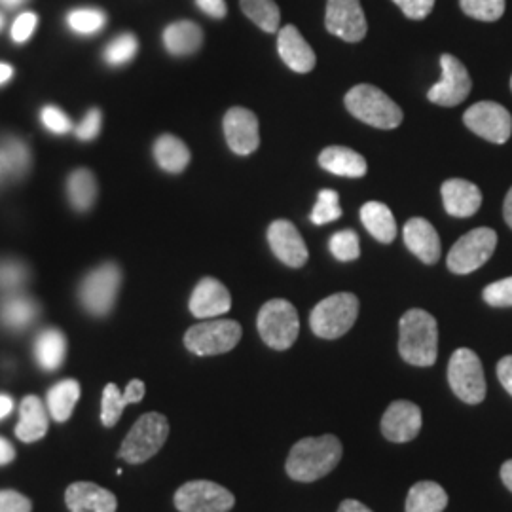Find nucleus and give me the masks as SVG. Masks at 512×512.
I'll return each instance as SVG.
<instances>
[{
  "label": "nucleus",
  "mask_w": 512,
  "mask_h": 512,
  "mask_svg": "<svg viewBox=\"0 0 512 512\" xmlns=\"http://www.w3.org/2000/svg\"><path fill=\"white\" fill-rule=\"evenodd\" d=\"M342 452V442L334 435L298 440L285 463L287 475L296 482H315L338 467Z\"/></svg>",
  "instance_id": "obj_1"
},
{
  "label": "nucleus",
  "mask_w": 512,
  "mask_h": 512,
  "mask_svg": "<svg viewBox=\"0 0 512 512\" xmlns=\"http://www.w3.org/2000/svg\"><path fill=\"white\" fill-rule=\"evenodd\" d=\"M399 351L408 365L433 366L439 357V325L425 310H408L399 323Z\"/></svg>",
  "instance_id": "obj_2"
},
{
  "label": "nucleus",
  "mask_w": 512,
  "mask_h": 512,
  "mask_svg": "<svg viewBox=\"0 0 512 512\" xmlns=\"http://www.w3.org/2000/svg\"><path fill=\"white\" fill-rule=\"evenodd\" d=\"M346 107L349 112L378 129H395L403 122V110L387 95L370 84H359L346 95Z\"/></svg>",
  "instance_id": "obj_3"
},
{
  "label": "nucleus",
  "mask_w": 512,
  "mask_h": 512,
  "mask_svg": "<svg viewBox=\"0 0 512 512\" xmlns=\"http://www.w3.org/2000/svg\"><path fill=\"white\" fill-rule=\"evenodd\" d=\"M169 437V421L158 412L143 414L129 429L118 456L131 465H141L154 458Z\"/></svg>",
  "instance_id": "obj_4"
},
{
  "label": "nucleus",
  "mask_w": 512,
  "mask_h": 512,
  "mask_svg": "<svg viewBox=\"0 0 512 512\" xmlns=\"http://www.w3.org/2000/svg\"><path fill=\"white\" fill-rule=\"evenodd\" d=\"M359 298L351 293H336L321 300L310 315V327L323 340H336L355 325Z\"/></svg>",
  "instance_id": "obj_5"
},
{
  "label": "nucleus",
  "mask_w": 512,
  "mask_h": 512,
  "mask_svg": "<svg viewBox=\"0 0 512 512\" xmlns=\"http://www.w3.org/2000/svg\"><path fill=\"white\" fill-rule=\"evenodd\" d=\"M256 327L266 346L285 351L293 346L300 332L298 311L289 300L275 298L266 302L258 311Z\"/></svg>",
  "instance_id": "obj_6"
},
{
  "label": "nucleus",
  "mask_w": 512,
  "mask_h": 512,
  "mask_svg": "<svg viewBox=\"0 0 512 512\" xmlns=\"http://www.w3.org/2000/svg\"><path fill=\"white\" fill-rule=\"evenodd\" d=\"M241 340V325L232 319H209L186 330L184 346L200 357L228 353Z\"/></svg>",
  "instance_id": "obj_7"
},
{
  "label": "nucleus",
  "mask_w": 512,
  "mask_h": 512,
  "mask_svg": "<svg viewBox=\"0 0 512 512\" xmlns=\"http://www.w3.org/2000/svg\"><path fill=\"white\" fill-rule=\"evenodd\" d=\"M448 384L465 404H480L486 399L484 368L473 349L454 351L448 365Z\"/></svg>",
  "instance_id": "obj_8"
},
{
  "label": "nucleus",
  "mask_w": 512,
  "mask_h": 512,
  "mask_svg": "<svg viewBox=\"0 0 512 512\" xmlns=\"http://www.w3.org/2000/svg\"><path fill=\"white\" fill-rule=\"evenodd\" d=\"M122 283V272L116 264H103L86 275L78 289V298L84 310L95 317L109 315Z\"/></svg>",
  "instance_id": "obj_9"
},
{
  "label": "nucleus",
  "mask_w": 512,
  "mask_h": 512,
  "mask_svg": "<svg viewBox=\"0 0 512 512\" xmlns=\"http://www.w3.org/2000/svg\"><path fill=\"white\" fill-rule=\"evenodd\" d=\"M497 247V234L492 228H476L458 239V243L450 249L446 264L450 272L465 275L473 274L480 266H484Z\"/></svg>",
  "instance_id": "obj_10"
},
{
  "label": "nucleus",
  "mask_w": 512,
  "mask_h": 512,
  "mask_svg": "<svg viewBox=\"0 0 512 512\" xmlns=\"http://www.w3.org/2000/svg\"><path fill=\"white\" fill-rule=\"evenodd\" d=\"M234 505V494L211 480L186 482L175 494L179 512H228Z\"/></svg>",
  "instance_id": "obj_11"
},
{
  "label": "nucleus",
  "mask_w": 512,
  "mask_h": 512,
  "mask_svg": "<svg viewBox=\"0 0 512 512\" xmlns=\"http://www.w3.org/2000/svg\"><path fill=\"white\" fill-rule=\"evenodd\" d=\"M465 126L478 137L503 145L511 139L512 116L503 105L494 101H480L463 114Z\"/></svg>",
  "instance_id": "obj_12"
},
{
  "label": "nucleus",
  "mask_w": 512,
  "mask_h": 512,
  "mask_svg": "<svg viewBox=\"0 0 512 512\" xmlns=\"http://www.w3.org/2000/svg\"><path fill=\"white\" fill-rule=\"evenodd\" d=\"M442 78L429 90V101L440 107H456L463 103L473 90V80L467 73L465 65L454 55L444 54L440 57Z\"/></svg>",
  "instance_id": "obj_13"
},
{
  "label": "nucleus",
  "mask_w": 512,
  "mask_h": 512,
  "mask_svg": "<svg viewBox=\"0 0 512 512\" xmlns=\"http://www.w3.org/2000/svg\"><path fill=\"white\" fill-rule=\"evenodd\" d=\"M325 27L334 37L361 42L368 31L361 0H327Z\"/></svg>",
  "instance_id": "obj_14"
},
{
  "label": "nucleus",
  "mask_w": 512,
  "mask_h": 512,
  "mask_svg": "<svg viewBox=\"0 0 512 512\" xmlns=\"http://www.w3.org/2000/svg\"><path fill=\"white\" fill-rule=\"evenodd\" d=\"M224 135L228 147L239 156L253 154L260 145V131L255 112L243 107H234L224 116Z\"/></svg>",
  "instance_id": "obj_15"
},
{
  "label": "nucleus",
  "mask_w": 512,
  "mask_h": 512,
  "mask_svg": "<svg viewBox=\"0 0 512 512\" xmlns=\"http://www.w3.org/2000/svg\"><path fill=\"white\" fill-rule=\"evenodd\" d=\"M268 241L274 255L285 266L302 268L310 258L308 247L291 220L281 219L272 222L268 228Z\"/></svg>",
  "instance_id": "obj_16"
},
{
  "label": "nucleus",
  "mask_w": 512,
  "mask_h": 512,
  "mask_svg": "<svg viewBox=\"0 0 512 512\" xmlns=\"http://www.w3.org/2000/svg\"><path fill=\"white\" fill-rule=\"evenodd\" d=\"M421 416L420 406L410 401H395L389 404L382 418V433L391 442H410L420 435Z\"/></svg>",
  "instance_id": "obj_17"
},
{
  "label": "nucleus",
  "mask_w": 512,
  "mask_h": 512,
  "mask_svg": "<svg viewBox=\"0 0 512 512\" xmlns=\"http://www.w3.org/2000/svg\"><path fill=\"white\" fill-rule=\"evenodd\" d=\"M190 313L198 319H213L232 308V296L215 277L202 279L190 296Z\"/></svg>",
  "instance_id": "obj_18"
},
{
  "label": "nucleus",
  "mask_w": 512,
  "mask_h": 512,
  "mask_svg": "<svg viewBox=\"0 0 512 512\" xmlns=\"http://www.w3.org/2000/svg\"><path fill=\"white\" fill-rule=\"evenodd\" d=\"M277 50L283 63L294 73L306 74L313 71L317 61L315 52L294 25H285L283 29H279Z\"/></svg>",
  "instance_id": "obj_19"
},
{
  "label": "nucleus",
  "mask_w": 512,
  "mask_h": 512,
  "mask_svg": "<svg viewBox=\"0 0 512 512\" xmlns=\"http://www.w3.org/2000/svg\"><path fill=\"white\" fill-rule=\"evenodd\" d=\"M65 503L71 512H116V495L93 484V482H74L65 492Z\"/></svg>",
  "instance_id": "obj_20"
},
{
  "label": "nucleus",
  "mask_w": 512,
  "mask_h": 512,
  "mask_svg": "<svg viewBox=\"0 0 512 512\" xmlns=\"http://www.w3.org/2000/svg\"><path fill=\"white\" fill-rule=\"evenodd\" d=\"M442 200L448 215L467 219L473 217L482 205V192L476 184L465 179H450L442 184Z\"/></svg>",
  "instance_id": "obj_21"
},
{
  "label": "nucleus",
  "mask_w": 512,
  "mask_h": 512,
  "mask_svg": "<svg viewBox=\"0 0 512 512\" xmlns=\"http://www.w3.org/2000/svg\"><path fill=\"white\" fill-rule=\"evenodd\" d=\"M404 243L423 264H435L440 258V239L429 220L410 219L404 226Z\"/></svg>",
  "instance_id": "obj_22"
},
{
  "label": "nucleus",
  "mask_w": 512,
  "mask_h": 512,
  "mask_svg": "<svg viewBox=\"0 0 512 512\" xmlns=\"http://www.w3.org/2000/svg\"><path fill=\"white\" fill-rule=\"evenodd\" d=\"M147 387L143 380H131L124 391L116 384H109L103 389V401H101V423L105 427H114L128 404L141 403L145 399Z\"/></svg>",
  "instance_id": "obj_23"
},
{
  "label": "nucleus",
  "mask_w": 512,
  "mask_h": 512,
  "mask_svg": "<svg viewBox=\"0 0 512 512\" xmlns=\"http://www.w3.org/2000/svg\"><path fill=\"white\" fill-rule=\"evenodd\" d=\"M48 412L37 395H27L19 404V421L16 425V437L21 442H37L48 433Z\"/></svg>",
  "instance_id": "obj_24"
},
{
  "label": "nucleus",
  "mask_w": 512,
  "mask_h": 512,
  "mask_svg": "<svg viewBox=\"0 0 512 512\" xmlns=\"http://www.w3.org/2000/svg\"><path fill=\"white\" fill-rule=\"evenodd\" d=\"M319 164L332 175L351 177V179L365 177L368 171L365 158L348 147L325 148L319 156Z\"/></svg>",
  "instance_id": "obj_25"
},
{
  "label": "nucleus",
  "mask_w": 512,
  "mask_h": 512,
  "mask_svg": "<svg viewBox=\"0 0 512 512\" xmlns=\"http://www.w3.org/2000/svg\"><path fill=\"white\" fill-rule=\"evenodd\" d=\"M203 42L202 29L192 21L171 23L164 31L167 52L173 55H190L200 50Z\"/></svg>",
  "instance_id": "obj_26"
},
{
  "label": "nucleus",
  "mask_w": 512,
  "mask_h": 512,
  "mask_svg": "<svg viewBox=\"0 0 512 512\" xmlns=\"http://www.w3.org/2000/svg\"><path fill=\"white\" fill-rule=\"evenodd\" d=\"M446 505V490L433 480H421L414 484L406 497V512H444Z\"/></svg>",
  "instance_id": "obj_27"
},
{
  "label": "nucleus",
  "mask_w": 512,
  "mask_h": 512,
  "mask_svg": "<svg viewBox=\"0 0 512 512\" xmlns=\"http://www.w3.org/2000/svg\"><path fill=\"white\" fill-rule=\"evenodd\" d=\"M67 353V340L63 332L57 329L42 330L35 342V357L40 368L46 372H55L61 368Z\"/></svg>",
  "instance_id": "obj_28"
},
{
  "label": "nucleus",
  "mask_w": 512,
  "mask_h": 512,
  "mask_svg": "<svg viewBox=\"0 0 512 512\" xmlns=\"http://www.w3.org/2000/svg\"><path fill=\"white\" fill-rule=\"evenodd\" d=\"M361 220L366 230L382 243H391L397 238V220L391 209L382 202H368L361 209Z\"/></svg>",
  "instance_id": "obj_29"
},
{
  "label": "nucleus",
  "mask_w": 512,
  "mask_h": 512,
  "mask_svg": "<svg viewBox=\"0 0 512 512\" xmlns=\"http://www.w3.org/2000/svg\"><path fill=\"white\" fill-rule=\"evenodd\" d=\"M78 399H80V384L73 378H67V380L55 384L48 391V397H46L50 416L57 423L69 421V418L73 416L74 406L78 403Z\"/></svg>",
  "instance_id": "obj_30"
},
{
  "label": "nucleus",
  "mask_w": 512,
  "mask_h": 512,
  "mask_svg": "<svg viewBox=\"0 0 512 512\" xmlns=\"http://www.w3.org/2000/svg\"><path fill=\"white\" fill-rule=\"evenodd\" d=\"M37 315V302L27 296H8L0 304V319L8 329H27L37 319Z\"/></svg>",
  "instance_id": "obj_31"
},
{
  "label": "nucleus",
  "mask_w": 512,
  "mask_h": 512,
  "mask_svg": "<svg viewBox=\"0 0 512 512\" xmlns=\"http://www.w3.org/2000/svg\"><path fill=\"white\" fill-rule=\"evenodd\" d=\"M154 158L167 173H181L190 162V150L175 135H162L154 143Z\"/></svg>",
  "instance_id": "obj_32"
},
{
  "label": "nucleus",
  "mask_w": 512,
  "mask_h": 512,
  "mask_svg": "<svg viewBox=\"0 0 512 512\" xmlns=\"http://www.w3.org/2000/svg\"><path fill=\"white\" fill-rule=\"evenodd\" d=\"M29 169V148L18 139L0 143V183L21 177Z\"/></svg>",
  "instance_id": "obj_33"
},
{
  "label": "nucleus",
  "mask_w": 512,
  "mask_h": 512,
  "mask_svg": "<svg viewBox=\"0 0 512 512\" xmlns=\"http://www.w3.org/2000/svg\"><path fill=\"white\" fill-rule=\"evenodd\" d=\"M67 194L76 211H90L97 198V183L92 171L78 169L69 177Z\"/></svg>",
  "instance_id": "obj_34"
},
{
  "label": "nucleus",
  "mask_w": 512,
  "mask_h": 512,
  "mask_svg": "<svg viewBox=\"0 0 512 512\" xmlns=\"http://www.w3.org/2000/svg\"><path fill=\"white\" fill-rule=\"evenodd\" d=\"M241 12L260 27L266 33H277L279 31V6L274 0H239Z\"/></svg>",
  "instance_id": "obj_35"
},
{
  "label": "nucleus",
  "mask_w": 512,
  "mask_h": 512,
  "mask_svg": "<svg viewBox=\"0 0 512 512\" xmlns=\"http://www.w3.org/2000/svg\"><path fill=\"white\" fill-rule=\"evenodd\" d=\"M330 253L340 260V262H351V260H357L361 255V243H359V236L353 232V230H342V232H336L332 238H330Z\"/></svg>",
  "instance_id": "obj_36"
},
{
  "label": "nucleus",
  "mask_w": 512,
  "mask_h": 512,
  "mask_svg": "<svg viewBox=\"0 0 512 512\" xmlns=\"http://www.w3.org/2000/svg\"><path fill=\"white\" fill-rule=\"evenodd\" d=\"M342 217L340 198L334 190H321L317 203L311 211L310 219L313 224H329L332 220Z\"/></svg>",
  "instance_id": "obj_37"
},
{
  "label": "nucleus",
  "mask_w": 512,
  "mask_h": 512,
  "mask_svg": "<svg viewBox=\"0 0 512 512\" xmlns=\"http://www.w3.org/2000/svg\"><path fill=\"white\" fill-rule=\"evenodd\" d=\"M461 10L480 21H497L505 14V0H459Z\"/></svg>",
  "instance_id": "obj_38"
},
{
  "label": "nucleus",
  "mask_w": 512,
  "mask_h": 512,
  "mask_svg": "<svg viewBox=\"0 0 512 512\" xmlns=\"http://www.w3.org/2000/svg\"><path fill=\"white\" fill-rule=\"evenodd\" d=\"M139 42L133 35H122V37L114 38L105 50V61L118 67V65H126L137 54Z\"/></svg>",
  "instance_id": "obj_39"
},
{
  "label": "nucleus",
  "mask_w": 512,
  "mask_h": 512,
  "mask_svg": "<svg viewBox=\"0 0 512 512\" xmlns=\"http://www.w3.org/2000/svg\"><path fill=\"white\" fill-rule=\"evenodd\" d=\"M105 25V14L101 10H74L69 14V27L80 35H93Z\"/></svg>",
  "instance_id": "obj_40"
},
{
  "label": "nucleus",
  "mask_w": 512,
  "mask_h": 512,
  "mask_svg": "<svg viewBox=\"0 0 512 512\" xmlns=\"http://www.w3.org/2000/svg\"><path fill=\"white\" fill-rule=\"evenodd\" d=\"M484 300L494 308H512V277L488 285L484 289Z\"/></svg>",
  "instance_id": "obj_41"
},
{
  "label": "nucleus",
  "mask_w": 512,
  "mask_h": 512,
  "mask_svg": "<svg viewBox=\"0 0 512 512\" xmlns=\"http://www.w3.org/2000/svg\"><path fill=\"white\" fill-rule=\"evenodd\" d=\"M29 277V270L14 262V260H0V289H16L21 287Z\"/></svg>",
  "instance_id": "obj_42"
},
{
  "label": "nucleus",
  "mask_w": 512,
  "mask_h": 512,
  "mask_svg": "<svg viewBox=\"0 0 512 512\" xmlns=\"http://www.w3.org/2000/svg\"><path fill=\"white\" fill-rule=\"evenodd\" d=\"M40 120L46 128L50 129L55 135H63L67 131H71V120L67 118V114L57 107H44Z\"/></svg>",
  "instance_id": "obj_43"
},
{
  "label": "nucleus",
  "mask_w": 512,
  "mask_h": 512,
  "mask_svg": "<svg viewBox=\"0 0 512 512\" xmlns=\"http://www.w3.org/2000/svg\"><path fill=\"white\" fill-rule=\"evenodd\" d=\"M33 503L14 490H0V512H31Z\"/></svg>",
  "instance_id": "obj_44"
},
{
  "label": "nucleus",
  "mask_w": 512,
  "mask_h": 512,
  "mask_svg": "<svg viewBox=\"0 0 512 512\" xmlns=\"http://www.w3.org/2000/svg\"><path fill=\"white\" fill-rule=\"evenodd\" d=\"M393 2L403 10L406 18L414 21L427 18L435 6V0H393Z\"/></svg>",
  "instance_id": "obj_45"
},
{
  "label": "nucleus",
  "mask_w": 512,
  "mask_h": 512,
  "mask_svg": "<svg viewBox=\"0 0 512 512\" xmlns=\"http://www.w3.org/2000/svg\"><path fill=\"white\" fill-rule=\"evenodd\" d=\"M99 131H101V112L93 109L86 114V118L76 128V137L80 141H92V139L99 135Z\"/></svg>",
  "instance_id": "obj_46"
},
{
  "label": "nucleus",
  "mask_w": 512,
  "mask_h": 512,
  "mask_svg": "<svg viewBox=\"0 0 512 512\" xmlns=\"http://www.w3.org/2000/svg\"><path fill=\"white\" fill-rule=\"evenodd\" d=\"M35 27H37V16L31 14V12H25L16 19V23L12 27V38L21 44V42L29 40L33 31H35Z\"/></svg>",
  "instance_id": "obj_47"
},
{
  "label": "nucleus",
  "mask_w": 512,
  "mask_h": 512,
  "mask_svg": "<svg viewBox=\"0 0 512 512\" xmlns=\"http://www.w3.org/2000/svg\"><path fill=\"white\" fill-rule=\"evenodd\" d=\"M497 378H499L501 385L505 387V391L512 397V355L503 357L497 363Z\"/></svg>",
  "instance_id": "obj_48"
},
{
  "label": "nucleus",
  "mask_w": 512,
  "mask_h": 512,
  "mask_svg": "<svg viewBox=\"0 0 512 512\" xmlns=\"http://www.w3.org/2000/svg\"><path fill=\"white\" fill-rule=\"evenodd\" d=\"M203 14L211 18L222 19L226 16V2L224 0H196Z\"/></svg>",
  "instance_id": "obj_49"
},
{
  "label": "nucleus",
  "mask_w": 512,
  "mask_h": 512,
  "mask_svg": "<svg viewBox=\"0 0 512 512\" xmlns=\"http://www.w3.org/2000/svg\"><path fill=\"white\" fill-rule=\"evenodd\" d=\"M14 459H16V448L12 446L10 440L0 437V467L12 463Z\"/></svg>",
  "instance_id": "obj_50"
},
{
  "label": "nucleus",
  "mask_w": 512,
  "mask_h": 512,
  "mask_svg": "<svg viewBox=\"0 0 512 512\" xmlns=\"http://www.w3.org/2000/svg\"><path fill=\"white\" fill-rule=\"evenodd\" d=\"M338 512H372L366 505H363L361 501H357V499H346V501H342L340 503V507H338Z\"/></svg>",
  "instance_id": "obj_51"
},
{
  "label": "nucleus",
  "mask_w": 512,
  "mask_h": 512,
  "mask_svg": "<svg viewBox=\"0 0 512 512\" xmlns=\"http://www.w3.org/2000/svg\"><path fill=\"white\" fill-rule=\"evenodd\" d=\"M14 410V399L10 395L0 393V420H4L6 416H10V412Z\"/></svg>",
  "instance_id": "obj_52"
},
{
  "label": "nucleus",
  "mask_w": 512,
  "mask_h": 512,
  "mask_svg": "<svg viewBox=\"0 0 512 512\" xmlns=\"http://www.w3.org/2000/svg\"><path fill=\"white\" fill-rule=\"evenodd\" d=\"M501 480H503V484L512 492V459L505 461V463L501 465Z\"/></svg>",
  "instance_id": "obj_53"
},
{
  "label": "nucleus",
  "mask_w": 512,
  "mask_h": 512,
  "mask_svg": "<svg viewBox=\"0 0 512 512\" xmlns=\"http://www.w3.org/2000/svg\"><path fill=\"white\" fill-rule=\"evenodd\" d=\"M503 215H505L507 224H509V226L512 228V188L509 190L507 198H505V205H503Z\"/></svg>",
  "instance_id": "obj_54"
},
{
  "label": "nucleus",
  "mask_w": 512,
  "mask_h": 512,
  "mask_svg": "<svg viewBox=\"0 0 512 512\" xmlns=\"http://www.w3.org/2000/svg\"><path fill=\"white\" fill-rule=\"evenodd\" d=\"M12 76H14V69L10 65H6V63H0V86L4 82H8Z\"/></svg>",
  "instance_id": "obj_55"
},
{
  "label": "nucleus",
  "mask_w": 512,
  "mask_h": 512,
  "mask_svg": "<svg viewBox=\"0 0 512 512\" xmlns=\"http://www.w3.org/2000/svg\"><path fill=\"white\" fill-rule=\"evenodd\" d=\"M4 6H8V8H16V6H19L21 2H25V0H0Z\"/></svg>",
  "instance_id": "obj_56"
},
{
  "label": "nucleus",
  "mask_w": 512,
  "mask_h": 512,
  "mask_svg": "<svg viewBox=\"0 0 512 512\" xmlns=\"http://www.w3.org/2000/svg\"><path fill=\"white\" fill-rule=\"evenodd\" d=\"M0 25H2V18H0Z\"/></svg>",
  "instance_id": "obj_57"
},
{
  "label": "nucleus",
  "mask_w": 512,
  "mask_h": 512,
  "mask_svg": "<svg viewBox=\"0 0 512 512\" xmlns=\"http://www.w3.org/2000/svg\"><path fill=\"white\" fill-rule=\"evenodd\" d=\"M511 90H512V78H511Z\"/></svg>",
  "instance_id": "obj_58"
}]
</instances>
